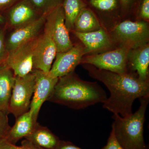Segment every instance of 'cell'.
I'll list each match as a JSON object with an SVG mask.
<instances>
[{
	"mask_svg": "<svg viewBox=\"0 0 149 149\" xmlns=\"http://www.w3.org/2000/svg\"><path fill=\"white\" fill-rule=\"evenodd\" d=\"M34 8L42 15H47L54 9L62 5L63 0H29Z\"/></svg>",
	"mask_w": 149,
	"mask_h": 149,
	"instance_id": "21",
	"label": "cell"
},
{
	"mask_svg": "<svg viewBox=\"0 0 149 149\" xmlns=\"http://www.w3.org/2000/svg\"><path fill=\"white\" fill-rule=\"evenodd\" d=\"M114 32L118 38L128 47L136 49L148 41V25L145 22H123L116 27Z\"/></svg>",
	"mask_w": 149,
	"mask_h": 149,
	"instance_id": "8",
	"label": "cell"
},
{
	"mask_svg": "<svg viewBox=\"0 0 149 149\" xmlns=\"http://www.w3.org/2000/svg\"><path fill=\"white\" fill-rule=\"evenodd\" d=\"M141 17L146 20L149 19V0H143L140 12Z\"/></svg>",
	"mask_w": 149,
	"mask_h": 149,
	"instance_id": "26",
	"label": "cell"
},
{
	"mask_svg": "<svg viewBox=\"0 0 149 149\" xmlns=\"http://www.w3.org/2000/svg\"><path fill=\"white\" fill-rule=\"evenodd\" d=\"M16 119L14 125L11 127L5 138L13 144L30 135L37 123L35 121L29 110L19 116Z\"/></svg>",
	"mask_w": 149,
	"mask_h": 149,
	"instance_id": "13",
	"label": "cell"
},
{
	"mask_svg": "<svg viewBox=\"0 0 149 149\" xmlns=\"http://www.w3.org/2000/svg\"><path fill=\"white\" fill-rule=\"evenodd\" d=\"M9 104V112L17 118L29 110L35 83L34 70L23 77L15 76Z\"/></svg>",
	"mask_w": 149,
	"mask_h": 149,
	"instance_id": "4",
	"label": "cell"
},
{
	"mask_svg": "<svg viewBox=\"0 0 149 149\" xmlns=\"http://www.w3.org/2000/svg\"><path fill=\"white\" fill-rule=\"evenodd\" d=\"M34 72L35 77V89L29 111L35 121L37 122L40 108L50 96L58 78L51 77L49 72L38 70H35Z\"/></svg>",
	"mask_w": 149,
	"mask_h": 149,
	"instance_id": "9",
	"label": "cell"
},
{
	"mask_svg": "<svg viewBox=\"0 0 149 149\" xmlns=\"http://www.w3.org/2000/svg\"><path fill=\"white\" fill-rule=\"evenodd\" d=\"M36 10L29 1H23L17 4L10 13L11 24L18 28L34 21Z\"/></svg>",
	"mask_w": 149,
	"mask_h": 149,
	"instance_id": "16",
	"label": "cell"
},
{
	"mask_svg": "<svg viewBox=\"0 0 149 149\" xmlns=\"http://www.w3.org/2000/svg\"><path fill=\"white\" fill-rule=\"evenodd\" d=\"M91 77L104 83L110 92L109 97L102 103L103 107L113 114L123 117L133 113L132 106L137 99L149 97L148 80H142L134 74H120L87 66Z\"/></svg>",
	"mask_w": 149,
	"mask_h": 149,
	"instance_id": "1",
	"label": "cell"
},
{
	"mask_svg": "<svg viewBox=\"0 0 149 149\" xmlns=\"http://www.w3.org/2000/svg\"><path fill=\"white\" fill-rule=\"evenodd\" d=\"M102 149H124L118 142L115 136L114 131L112 129L107 145Z\"/></svg>",
	"mask_w": 149,
	"mask_h": 149,
	"instance_id": "25",
	"label": "cell"
},
{
	"mask_svg": "<svg viewBox=\"0 0 149 149\" xmlns=\"http://www.w3.org/2000/svg\"><path fill=\"white\" fill-rule=\"evenodd\" d=\"M76 32L87 33L100 29V25L92 11L83 8L77 17L74 24Z\"/></svg>",
	"mask_w": 149,
	"mask_h": 149,
	"instance_id": "19",
	"label": "cell"
},
{
	"mask_svg": "<svg viewBox=\"0 0 149 149\" xmlns=\"http://www.w3.org/2000/svg\"><path fill=\"white\" fill-rule=\"evenodd\" d=\"M135 49L130 58L131 67L133 70L136 71L139 79L142 80H148V45L146 44Z\"/></svg>",
	"mask_w": 149,
	"mask_h": 149,
	"instance_id": "18",
	"label": "cell"
},
{
	"mask_svg": "<svg viewBox=\"0 0 149 149\" xmlns=\"http://www.w3.org/2000/svg\"><path fill=\"white\" fill-rule=\"evenodd\" d=\"M0 149H43L36 146L26 139L22 142L21 146H17L6 140H0Z\"/></svg>",
	"mask_w": 149,
	"mask_h": 149,
	"instance_id": "22",
	"label": "cell"
},
{
	"mask_svg": "<svg viewBox=\"0 0 149 149\" xmlns=\"http://www.w3.org/2000/svg\"><path fill=\"white\" fill-rule=\"evenodd\" d=\"M10 128L8 114L0 110V140L5 138Z\"/></svg>",
	"mask_w": 149,
	"mask_h": 149,
	"instance_id": "24",
	"label": "cell"
},
{
	"mask_svg": "<svg viewBox=\"0 0 149 149\" xmlns=\"http://www.w3.org/2000/svg\"><path fill=\"white\" fill-rule=\"evenodd\" d=\"M15 0H0V8L4 7L10 4Z\"/></svg>",
	"mask_w": 149,
	"mask_h": 149,
	"instance_id": "29",
	"label": "cell"
},
{
	"mask_svg": "<svg viewBox=\"0 0 149 149\" xmlns=\"http://www.w3.org/2000/svg\"><path fill=\"white\" fill-rule=\"evenodd\" d=\"M90 3L94 7L103 11H109L115 8L116 0H91Z\"/></svg>",
	"mask_w": 149,
	"mask_h": 149,
	"instance_id": "23",
	"label": "cell"
},
{
	"mask_svg": "<svg viewBox=\"0 0 149 149\" xmlns=\"http://www.w3.org/2000/svg\"><path fill=\"white\" fill-rule=\"evenodd\" d=\"M140 106L134 113L123 117L113 114L112 129L118 143L124 149H148L145 143L143 127L149 97L140 99Z\"/></svg>",
	"mask_w": 149,
	"mask_h": 149,
	"instance_id": "3",
	"label": "cell"
},
{
	"mask_svg": "<svg viewBox=\"0 0 149 149\" xmlns=\"http://www.w3.org/2000/svg\"><path fill=\"white\" fill-rule=\"evenodd\" d=\"M54 149H83L69 142L60 140L57 146Z\"/></svg>",
	"mask_w": 149,
	"mask_h": 149,
	"instance_id": "27",
	"label": "cell"
},
{
	"mask_svg": "<svg viewBox=\"0 0 149 149\" xmlns=\"http://www.w3.org/2000/svg\"><path fill=\"white\" fill-rule=\"evenodd\" d=\"M37 37L9 52L5 65L13 71L15 76L23 77L33 68V53Z\"/></svg>",
	"mask_w": 149,
	"mask_h": 149,
	"instance_id": "7",
	"label": "cell"
},
{
	"mask_svg": "<svg viewBox=\"0 0 149 149\" xmlns=\"http://www.w3.org/2000/svg\"><path fill=\"white\" fill-rule=\"evenodd\" d=\"M57 54L55 44L46 33L37 37L33 53V68L49 72Z\"/></svg>",
	"mask_w": 149,
	"mask_h": 149,
	"instance_id": "10",
	"label": "cell"
},
{
	"mask_svg": "<svg viewBox=\"0 0 149 149\" xmlns=\"http://www.w3.org/2000/svg\"><path fill=\"white\" fill-rule=\"evenodd\" d=\"M62 6L65 26L68 30L73 29L75 20L81 10L85 8V4L82 0H63Z\"/></svg>",
	"mask_w": 149,
	"mask_h": 149,
	"instance_id": "20",
	"label": "cell"
},
{
	"mask_svg": "<svg viewBox=\"0 0 149 149\" xmlns=\"http://www.w3.org/2000/svg\"><path fill=\"white\" fill-rule=\"evenodd\" d=\"M47 15H42L35 20L17 28L10 36L8 42L9 52L36 38L45 23Z\"/></svg>",
	"mask_w": 149,
	"mask_h": 149,
	"instance_id": "12",
	"label": "cell"
},
{
	"mask_svg": "<svg viewBox=\"0 0 149 149\" xmlns=\"http://www.w3.org/2000/svg\"><path fill=\"white\" fill-rule=\"evenodd\" d=\"M74 34L85 45V54L105 49L111 45L108 35L101 28L97 31L87 33L74 31Z\"/></svg>",
	"mask_w": 149,
	"mask_h": 149,
	"instance_id": "14",
	"label": "cell"
},
{
	"mask_svg": "<svg viewBox=\"0 0 149 149\" xmlns=\"http://www.w3.org/2000/svg\"><path fill=\"white\" fill-rule=\"evenodd\" d=\"M5 50L4 33L2 31H0V67L3 66L1 63L5 53Z\"/></svg>",
	"mask_w": 149,
	"mask_h": 149,
	"instance_id": "28",
	"label": "cell"
},
{
	"mask_svg": "<svg viewBox=\"0 0 149 149\" xmlns=\"http://www.w3.org/2000/svg\"><path fill=\"white\" fill-rule=\"evenodd\" d=\"M25 139L36 146L43 149H54L58 144V137L47 128L37 123L34 130Z\"/></svg>",
	"mask_w": 149,
	"mask_h": 149,
	"instance_id": "17",
	"label": "cell"
},
{
	"mask_svg": "<svg viewBox=\"0 0 149 149\" xmlns=\"http://www.w3.org/2000/svg\"><path fill=\"white\" fill-rule=\"evenodd\" d=\"M121 2H122L123 4L124 5H127L129 2H130V0H121Z\"/></svg>",
	"mask_w": 149,
	"mask_h": 149,
	"instance_id": "30",
	"label": "cell"
},
{
	"mask_svg": "<svg viewBox=\"0 0 149 149\" xmlns=\"http://www.w3.org/2000/svg\"><path fill=\"white\" fill-rule=\"evenodd\" d=\"M129 47H123L104 53L93 55L82 58L81 63L98 69L123 74L128 73L127 58Z\"/></svg>",
	"mask_w": 149,
	"mask_h": 149,
	"instance_id": "6",
	"label": "cell"
},
{
	"mask_svg": "<svg viewBox=\"0 0 149 149\" xmlns=\"http://www.w3.org/2000/svg\"><path fill=\"white\" fill-rule=\"evenodd\" d=\"M4 20V19L3 17L1 15H0V22H3Z\"/></svg>",
	"mask_w": 149,
	"mask_h": 149,
	"instance_id": "31",
	"label": "cell"
},
{
	"mask_svg": "<svg viewBox=\"0 0 149 149\" xmlns=\"http://www.w3.org/2000/svg\"><path fill=\"white\" fill-rule=\"evenodd\" d=\"M45 32L50 36L55 44L57 53L69 50L73 47L68 30L65 24L62 5L51 11L46 16Z\"/></svg>",
	"mask_w": 149,
	"mask_h": 149,
	"instance_id": "5",
	"label": "cell"
},
{
	"mask_svg": "<svg viewBox=\"0 0 149 149\" xmlns=\"http://www.w3.org/2000/svg\"><path fill=\"white\" fill-rule=\"evenodd\" d=\"M107 98L105 92L97 83L83 81L72 72L59 77L47 100L80 109L102 103Z\"/></svg>",
	"mask_w": 149,
	"mask_h": 149,
	"instance_id": "2",
	"label": "cell"
},
{
	"mask_svg": "<svg viewBox=\"0 0 149 149\" xmlns=\"http://www.w3.org/2000/svg\"><path fill=\"white\" fill-rule=\"evenodd\" d=\"M84 54V49L79 45L73 46L67 52L57 53L49 74L51 77L59 78L73 72L81 63Z\"/></svg>",
	"mask_w": 149,
	"mask_h": 149,
	"instance_id": "11",
	"label": "cell"
},
{
	"mask_svg": "<svg viewBox=\"0 0 149 149\" xmlns=\"http://www.w3.org/2000/svg\"><path fill=\"white\" fill-rule=\"evenodd\" d=\"M15 77L13 70L5 65L0 67V110L7 114Z\"/></svg>",
	"mask_w": 149,
	"mask_h": 149,
	"instance_id": "15",
	"label": "cell"
}]
</instances>
